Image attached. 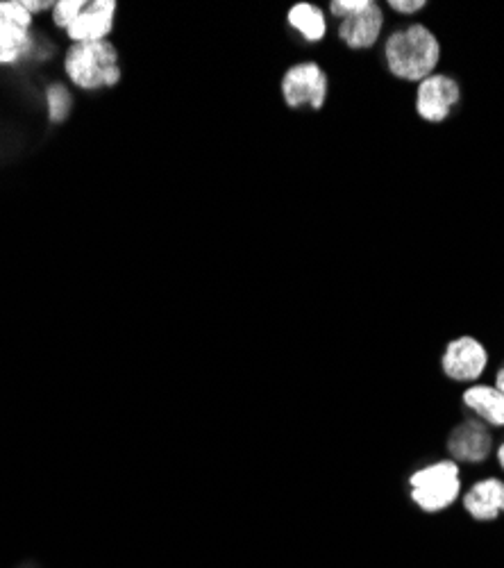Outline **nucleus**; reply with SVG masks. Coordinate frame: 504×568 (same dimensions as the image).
<instances>
[{
    "label": "nucleus",
    "instance_id": "nucleus-1",
    "mask_svg": "<svg viewBox=\"0 0 504 568\" xmlns=\"http://www.w3.org/2000/svg\"><path fill=\"white\" fill-rule=\"evenodd\" d=\"M441 41L430 25L398 23L384 39L382 60L393 78L407 85H418L441 66Z\"/></svg>",
    "mask_w": 504,
    "mask_h": 568
},
{
    "label": "nucleus",
    "instance_id": "nucleus-2",
    "mask_svg": "<svg viewBox=\"0 0 504 568\" xmlns=\"http://www.w3.org/2000/svg\"><path fill=\"white\" fill-rule=\"evenodd\" d=\"M409 489L414 505L425 514H439L450 509L461 498L464 475L452 459H436L409 475Z\"/></svg>",
    "mask_w": 504,
    "mask_h": 568
},
{
    "label": "nucleus",
    "instance_id": "nucleus-3",
    "mask_svg": "<svg viewBox=\"0 0 504 568\" xmlns=\"http://www.w3.org/2000/svg\"><path fill=\"white\" fill-rule=\"evenodd\" d=\"M64 69L73 85L87 91L114 87L121 80L119 57L107 39L94 44H73L66 53Z\"/></svg>",
    "mask_w": 504,
    "mask_h": 568
},
{
    "label": "nucleus",
    "instance_id": "nucleus-4",
    "mask_svg": "<svg viewBox=\"0 0 504 568\" xmlns=\"http://www.w3.org/2000/svg\"><path fill=\"white\" fill-rule=\"evenodd\" d=\"M416 114L420 121L439 125L445 123L461 103V87L450 73L436 71L416 85Z\"/></svg>",
    "mask_w": 504,
    "mask_h": 568
},
{
    "label": "nucleus",
    "instance_id": "nucleus-5",
    "mask_svg": "<svg viewBox=\"0 0 504 568\" xmlns=\"http://www.w3.org/2000/svg\"><path fill=\"white\" fill-rule=\"evenodd\" d=\"M491 355L480 339L473 334L448 341L441 355V371L448 380L459 384H473L489 369Z\"/></svg>",
    "mask_w": 504,
    "mask_h": 568
},
{
    "label": "nucleus",
    "instance_id": "nucleus-6",
    "mask_svg": "<svg viewBox=\"0 0 504 568\" xmlns=\"http://www.w3.org/2000/svg\"><path fill=\"white\" fill-rule=\"evenodd\" d=\"M327 94H330V80L316 62H298L284 73L282 98L291 110H300V107L321 110Z\"/></svg>",
    "mask_w": 504,
    "mask_h": 568
},
{
    "label": "nucleus",
    "instance_id": "nucleus-7",
    "mask_svg": "<svg viewBox=\"0 0 504 568\" xmlns=\"http://www.w3.org/2000/svg\"><path fill=\"white\" fill-rule=\"evenodd\" d=\"M493 441L491 425H486L477 416H470L452 428L448 441H445V450L459 466H482L493 455Z\"/></svg>",
    "mask_w": 504,
    "mask_h": 568
},
{
    "label": "nucleus",
    "instance_id": "nucleus-8",
    "mask_svg": "<svg viewBox=\"0 0 504 568\" xmlns=\"http://www.w3.org/2000/svg\"><path fill=\"white\" fill-rule=\"evenodd\" d=\"M384 25V7L375 0H368L364 10L339 21V39L350 50H371L380 41Z\"/></svg>",
    "mask_w": 504,
    "mask_h": 568
},
{
    "label": "nucleus",
    "instance_id": "nucleus-9",
    "mask_svg": "<svg viewBox=\"0 0 504 568\" xmlns=\"http://www.w3.org/2000/svg\"><path fill=\"white\" fill-rule=\"evenodd\" d=\"M461 505L470 519L477 523H493L504 514V480L495 475L475 480L461 496Z\"/></svg>",
    "mask_w": 504,
    "mask_h": 568
},
{
    "label": "nucleus",
    "instance_id": "nucleus-10",
    "mask_svg": "<svg viewBox=\"0 0 504 568\" xmlns=\"http://www.w3.org/2000/svg\"><path fill=\"white\" fill-rule=\"evenodd\" d=\"M116 3L112 0H98V3H87L75 23L71 25L69 37L75 44H94V41H105L114 23Z\"/></svg>",
    "mask_w": 504,
    "mask_h": 568
},
{
    "label": "nucleus",
    "instance_id": "nucleus-11",
    "mask_svg": "<svg viewBox=\"0 0 504 568\" xmlns=\"http://www.w3.org/2000/svg\"><path fill=\"white\" fill-rule=\"evenodd\" d=\"M461 403L486 425L504 430V394L493 384H470L461 394Z\"/></svg>",
    "mask_w": 504,
    "mask_h": 568
},
{
    "label": "nucleus",
    "instance_id": "nucleus-12",
    "mask_svg": "<svg viewBox=\"0 0 504 568\" xmlns=\"http://www.w3.org/2000/svg\"><path fill=\"white\" fill-rule=\"evenodd\" d=\"M287 23L307 44H318V41H323L327 35V16L321 7L314 3L293 5L287 14Z\"/></svg>",
    "mask_w": 504,
    "mask_h": 568
},
{
    "label": "nucleus",
    "instance_id": "nucleus-13",
    "mask_svg": "<svg viewBox=\"0 0 504 568\" xmlns=\"http://www.w3.org/2000/svg\"><path fill=\"white\" fill-rule=\"evenodd\" d=\"M32 14L23 3H0V46H21L30 41Z\"/></svg>",
    "mask_w": 504,
    "mask_h": 568
},
{
    "label": "nucleus",
    "instance_id": "nucleus-14",
    "mask_svg": "<svg viewBox=\"0 0 504 568\" xmlns=\"http://www.w3.org/2000/svg\"><path fill=\"white\" fill-rule=\"evenodd\" d=\"M46 103H48V119L53 123H62L73 107L71 94L62 85H53L46 89Z\"/></svg>",
    "mask_w": 504,
    "mask_h": 568
},
{
    "label": "nucleus",
    "instance_id": "nucleus-15",
    "mask_svg": "<svg viewBox=\"0 0 504 568\" xmlns=\"http://www.w3.org/2000/svg\"><path fill=\"white\" fill-rule=\"evenodd\" d=\"M84 5H87V3H82V0H62V3H57L55 10H53L55 23L60 25V28L69 30L71 25L75 23V19L80 16Z\"/></svg>",
    "mask_w": 504,
    "mask_h": 568
},
{
    "label": "nucleus",
    "instance_id": "nucleus-16",
    "mask_svg": "<svg viewBox=\"0 0 504 568\" xmlns=\"http://www.w3.org/2000/svg\"><path fill=\"white\" fill-rule=\"evenodd\" d=\"M368 5V0H332L330 3V14L334 19H346V16L355 14L359 10H364Z\"/></svg>",
    "mask_w": 504,
    "mask_h": 568
},
{
    "label": "nucleus",
    "instance_id": "nucleus-17",
    "mask_svg": "<svg viewBox=\"0 0 504 568\" xmlns=\"http://www.w3.org/2000/svg\"><path fill=\"white\" fill-rule=\"evenodd\" d=\"M386 5L391 7V12L402 14V16H414L416 12H423L427 7L425 0H389Z\"/></svg>",
    "mask_w": 504,
    "mask_h": 568
},
{
    "label": "nucleus",
    "instance_id": "nucleus-18",
    "mask_svg": "<svg viewBox=\"0 0 504 568\" xmlns=\"http://www.w3.org/2000/svg\"><path fill=\"white\" fill-rule=\"evenodd\" d=\"M23 7L32 14V12H41V10H46V7H55V5L53 3H23Z\"/></svg>",
    "mask_w": 504,
    "mask_h": 568
},
{
    "label": "nucleus",
    "instance_id": "nucleus-19",
    "mask_svg": "<svg viewBox=\"0 0 504 568\" xmlns=\"http://www.w3.org/2000/svg\"><path fill=\"white\" fill-rule=\"evenodd\" d=\"M493 387H495V389H500L502 394H504V364L500 366L498 371H495V382H493Z\"/></svg>",
    "mask_w": 504,
    "mask_h": 568
},
{
    "label": "nucleus",
    "instance_id": "nucleus-20",
    "mask_svg": "<svg viewBox=\"0 0 504 568\" xmlns=\"http://www.w3.org/2000/svg\"><path fill=\"white\" fill-rule=\"evenodd\" d=\"M495 462H498V466L504 471V441L498 446V450H495Z\"/></svg>",
    "mask_w": 504,
    "mask_h": 568
}]
</instances>
